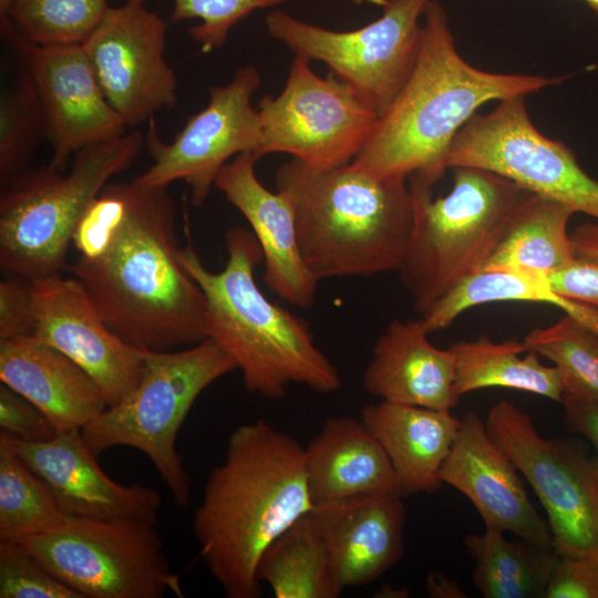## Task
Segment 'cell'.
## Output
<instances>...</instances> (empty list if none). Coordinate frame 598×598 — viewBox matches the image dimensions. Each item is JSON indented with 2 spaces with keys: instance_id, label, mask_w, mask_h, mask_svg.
<instances>
[{
  "instance_id": "obj_1",
  "label": "cell",
  "mask_w": 598,
  "mask_h": 598,
  "mask_svg": "<svg viewBox=\"0 0 598 598\" xmlns=\"http://www.w3.org/2000/svg\"><path fill=\"white\" fill-rule=\"evenodd\" d=\"M174 202L167 187L125 183V203L103 248L65 267L110 328L145 351L206 339V301L178 257Z\"/></svg>"
},
{
  "instance_id": "obj_2",
  "label": "cell",
  "mask_w": 598,
  "mask_h": 598,
  "mask_svg": "<svg viewBox=\"0 0 598 598\" xmlns=\"http://www.w3.org/2000/svg\"><path fill=\"white\" fill-rule=\"evenodd\" d=\"M313 507L297 440L265 420L230 433L192 520L200 557L227 598L259 597L264 551Z\"/></svg>"
},
{
  "instance_id": "obj_3",
  "label": "cell",
  "mask_w": 598,
  "mask_h": 598,
  "mask_svg": "<svg viewBox=\"0 0 598 598\" xmlns=\"http://www.w3.org/2000/svg\"><path fill=\"white\" fill-rule=\"evenodd\" d=\"M564 80L470 64L456 49L443 4L430 0L413 70L352 163L379 178L422 173L440 181L452 141L480 106L527 96Z\"/></svg>"
},
{
  "instance_id": "obj_4",
  "label": "cell",
  "mask_w": 598,
  "mask_h": 598,
  "mask_svg": "<svg viewBox=\"0 0 598 598\" xmlns=\"http://www.w3.org/2000/svg\"><path fill=\"white\" fill-rule=\"evenodd\" d=\"M225 245L220 271L204 265L190 240L177 257L205 296L206 338L233 359L246 390L269 400L282 399L289 384L320 393L339 390L341 375L307 323L259 289L255 271L264 257L252 231L229 228Z\"/></svg>"
},
{
  "instance_id": "obj_5",
  "label": "cell",
  "mask_w": 598,
  "mask_h": 598,
  "mask_svg": "<svg viewBox=\"0 0 598 598\" xmlns=\"http://www.w3.org/2000/svg\"><path fill=\"white\" fill-rule=\"evenodd\" d=\"M276 189L293 204L300 252L319 281L400 270L413 225L408 178L292 158L277 171Z\"/></svg>"
},
{
  "instance_id": "obj_6",
  "label": "cell",
  "mask_w": 598,
  "mask_h": 598,
  "mask_svg": "<svg viewBox=\"0 0 598 598\" xmlns=\"http://www.w3.org/2000/svg\"><path fill=\"white\" fill-rule=\"evenodd\" d=\"M435 178L408 177L413 225L401 281L424 313L464 278L481 270L523 204L534 194L495 173L454 168L452 189L433 196Z\"/></svg>"
},
{
  "instance_id": "obj_7",
  "label": "cell",
  "mask_w": 598,
  "mask_h": 598,
  "mask_svg": "<svg viewBox=\"0 0 598 598\" xmlns=\"http://www.w3.org/2000/svg\"><path fill=\"white\" fill-rule=\"evenodd\" d=\"M144 144L134 130L78 151L66 174L50 164L27 167L0 185L1 269L28 279L65 269L82 214Z\"/></svg>"
},
{
  "instance_id": "obj_8",
  "label": "cell",
  "mask_w": 598,
  "mask_h": 598,
  "mask_svg": "<svg viewBox=\"0 0 598 598\" xmlns=\"http://www.w3.org/2000/svg\"><path fill=\"white\" fill-rule=\"evenodd\" d=\"M234 370L233 359L208 338L175 350H144V371L135 389L85 425L83 440L95 456L114 446L141 451L175 504L187 508L192 485L176 447L178 432L199 394Z\"/></svg>"
},
{
  "instance_id": "obj_9",
  "label": "cell",
  "mask_w": 598,
  "mask_h": 598,
  "mask_svg": "<svg viewBox=\"0 0 598 598\" xmlns=\"http://www.w3.org/2000/svg\"><path fill=\"white\" fill-rule=\"evenodd\" d=\"M17 545L81 598L184 597L156 522L68 516Z\"/></svg>"
},
{
  "instance_id": "obj_10",
  "label": "cell",
  "mask_w": 598,
  "mask_h": 598,
  "mask_svg": "<svg viewBox=\"0 0 598 598\" xmlns=\"http://www.w3.org/2000/svg\"><path fill=\"white\" fill-rule=\"evenodd\" d=\"M430 0H386L382 16L367 25L334 31L285 12L266 17L268 33L295 56L323 62L373 112L392 104L415 64L420 19Z\"/></svg>"
},
{
  "instance_id": "obj_11",
  "label": "cell",
  "mask_w": 598,
  "mask_h": 598,
  "mask_svg": "<svg viewBox=\"0 0 598 598\" xmlns=\"http://www.w3.org/2000/svg\"><path fill=\"white\" fill-rule=\"evenodd\" d=\"M525 99L501 100L491 112L474 114L452 141L444 168L495 173L598 220V181L584 171L570 147L537 130Z\"/></svg>"
},
{
  "instance_id": "obj_12",
  "label": "cell",
  "mask_w": 598,
  "mask_h": 598,
  "mask_svg": "<svg viewBox=\"0 0 598 598\" xmlns=\"http://www.w3.org/2000/svg\"><path fill=\"white\" fill-rule=\"evenodd\" d=\"M261 141L257 159L285 153L318 168L350 164L378 121L338 78L319 76L310 62L295 56L283 90L258 101Z\"/></svg>"
},
{
  "instance_id": "obj_13",
  "label": "cell",
  "mask_w": 598,
  "mask_h": 598,
  "mask_svg": "<svg viewBox=\"0 0 598 598\" xmlns=\"http://www.w3.org/2000/svg\"><path fill=\"white\" fill-rule=\"evenodd\" d=\"M485 426L542 503L555 551L598 560V482L590 458L543 437L530 415L508 401L491 408Z\"/></svg>"
},
{
  "instance_id": "obj_14",
  "label": "cell",
  "mask_w": 598,
  "mask_h": 598,
  "mask_svg": "<svg viewBox=\"0 0 598 598\" xmlns=\"http://www.w3.org/2000/svg\"><path fill=\"white\" fill-rule=\"evenodd\" d=\"M260 81L250 64L238 68L229 83L210 86L206 107L189 117L171 143L161 140L154 117L147 121L144 143L153 163L133 181L145 187L184 181L192 205L200 206L220 169L241 153L255 155L260 145L261 122L251 105Z\"/></svg>"
},
{
  "instance_id": "obj_15",
  "label": "cell",
  "mask_w": 598,
  "mask_h": 598,
  "mask_svg": "<svg viewBox=\"0 0 598 598\" xmlns=\"http://www.w3.org/2000/svg\"><path fill=\"white\" fill-rule=\"evenodd\" d=\"M167 23L144 3L110 7L81 44L104 96L126 126L177 101V79L165 59Z\"/></svg>"
},
{
  "instance_id": "obj_16",
  "label": "cell",
  "mask_w": 598,
  "mask_h": 598,
  "mask_svg": "<svg viewBox=\"0 0 598 598\" xmlns=\"http://www.w3.org/2000/svg\"><path fill=\"white\" fill-rule=\"evenodd\" d=\"M1 30L17 49L42 107L50 165L64 169L69 158L92 144L125 134L126 124L104 96L82 45H39L10 20Z\"/></svg>"
},
{
  "instance_id": "obj_17",
  "label": "cell",
  "mask_w": 598,
  "mask_h": 598,
  "mask_svg": "<svg viewBox=\"0 0 598 598\" xmlns=\"http://www.w3.org/2000/svg\"><path fill=\"white\" fill-rule=\"evenodd\" d=\"M32 336L83 368L99 384L109 406L140 382L144 350L116 334L82 283L60 274L30 279Z\"/></svg>"
},
{
  "instance_id": "obj_18",
  "label": "cell",
  "mask_w": 598,
  "mask_h": 598,
  "mask_svg": "<svg viewBox=\"0 0 598 598\" xmlns=\"http://www.w3.org/2000/svg\"><path fill=\"white\" fill-rule=\"evenodd\" d=\"M3 433L68 516L157 522L159 492L140 483L123 485L107 476L80 429L59 432L44 442H27Z\"/></svg>"
},
{
  "instance_id": "obj_19",
  "label": "cell",
  "mask_w": 598,
  "mask_h": 598,
  "mask_svg": "<svg viewBox=\"0 0 598 598\" xmlns=\"http://www.w3.org/2000/svg\"><path fill=\"white\" fill-rule=\"evenodd\" d=\"M440 478L471 501L485 526L511 532L538 546L553 547L548 524L530 503L517 467L474 412L461 419Z\"/></svg>"
},
{
  "instance_id": "obj_20",
  "label": "cell",
  "mask_w": 598,
  "mask_h": 598,
  "mask_svg": "<svg viewBox=\"0 0 598 598\" xmlns=\"http://www.w3.org/2000/svg\"><path fill=\"white\" fill-rule=\"evenodd\" d=\"M257 161L250 152L235 156L220 169L214 186L248 221L262 251L268 288L292 306L310 309L319 280L300 252L293 204L282 192H271L260 183Z\"/></svg>"
},
{
  "instance_id": "obj_21",
  "label": "cell",
  "mask_w": 598,
  "mask_h": 598,
  "mask_svg": "<svg viewBox=\"0 0 598 598\" xmlns=\"http://www.w3.org/2000/svg\"><path fill=\"white\" fill-rule=\"evenodd\" d=\"M315 508L343 589L369 585L402 559L406 512L400 494L359 495Z\"/></svg>"
},
{
  "instance_id": "obj_22",
  "label": "cell",
  "mask_w": 598,
  "mask_h": 598,
  "mask_svg": "<svg viewBox=\"0 0 598 598\" xmlns=\"http://www.w3.org/2000/svg\"><path fill=\"white\" fill-rule=\"evenodd\" d=\"M420 320H393L379 336L363 374L364 390L383 401L435 410H452L455 357L434 347Z\"/></svg>"
},
{
  "instance_id": "obj_23",
  "label": "cell",
  "mask_w": 598,
  "mask_h": 598,
  "mask_svg": "<svg viewBox=\"0 0 598 598\" xmlns=\"http://www.w3.org/2000/svg\"><path fill=\"white\" fill-rule=\"evenodd\" d=\"M0 380L38 406L59 432L82 430L109 406L83 368L33 336L0 341Z\"/></svg>"
},
{
  "instance_id": "obj_24",
  "label": "cell",
  "mask_w": 598,
  "mask_h": 598,
  "mask_svg": "<svg viewBox=\"0 0 598 598\" xmlns=\"http://www.w3.org/2000/svg\"><path fill=\"white\" fill-rule=\"evenodd\" d=\"M361 421L386 453L402 497L432 493L442 486L440 472L461 419L450 410L381 400L362 409Z\"/></svg>"
},
{
  "instance_id": "obj_25",
  "label": "cell",
  "mask_w": 598,
  "mask_h": 598,
  "mask_svg": "<svg viewBox=\"0 0 598 598\" xmlns=\"http://www.w3.org/2000/svg\"><path fill=\"white\" fill-rule=\"evenodd\" d=\"M305 465L315 506L365 494H399L386 453L355 419H327L305 448Z\"/></svg>"
},
{
  "instance_id": "obj_26",
  "label": "cell",
  "mask_w": 598,
  "mask_h": 598,
  "mask_svg": "<svg viewBox=\"0 0 598 598\" xmlns=\"http://www.w3.org/2000/svg\"><path fill=\"white\" fill-rule=\"evenodd\" d=\"M257 578L276 598H337L338 579L321 519L313 507L264 551Z\"/></svg>"
},
{
  "instance_id": "obj_27",
  "label": "cell",
  "mask_w": 598,
  "mask_h": 598,
  "mask_svg": "<svg viewBox=\"0 0 598 598\" xmlns=\"http://www.w3.org/2000/svg\"><path fill=\"white\" fill-rule=\"evenodd\" d=\"M455 357L454 388L458 396L485 388L501 386L532 392L563 402L560 375L555 367L539 362L523 341H493L488 336L461 340L450 347Z\"/></svg>"
},
{
  "instance_id": "obj_28",
  "label": "cell",
  "mask_w": 598,
  "mask_h": 598,
  "mask_svg": "<svg viewBox=\"0 0 598 598\" xmlns=\"http://www.w3.org/2000/svg\"><path fill=\"white\" fill-rule=\"evenodd\" d=\"M503 530L485 526L464 538L475 560L473 584L484 598H543L559 555L553 547L512 542Z\"/></svg>"
},
{
  "instance_id": "obj_29",
  "label": "cell",
  "mask_w": 598,
  "mask_h": 598,
  "mask_svg": "<svg viewBox=\"0 0 598 598\" xmlns=\"http://www.w3.org/2000/svg\"><path fill=\"white\" fill-rule=\"evenodd\" d=\"M575 212L533 194L519 208L483 269H523L547 276L575 258L568 223Z\"/></svg>"
},
{
  "instance_id": "obj_30",
  "label": "cell",
  "mask_w": 598,
  "mask_h": 598,
  "mask_svg": "<svg viewBox=\"0 0 598 598\" xmlns=\"http://www.w3.org/2000/svg\"><path fill=\"white\" fill-rule=\"evenodd\" d=\"M68 515L0 431V542L17 544L60 526Z\"/></svg>"
},
{
  "instance_id": "obj_31",
  "label": "cell",
  "mask_w": 598,
  "mask_h": 598,
  "mask_svg": "<svg viewBox=\"0 0 598 598\" xmlns=\"http://www.w3.org/2000/svg\"><path fill=\"white\" fill-rule=\"evenodd\" d=\"M522 341L526 351L536 352L554 363L563 384V402H598L596 332L565 313L554 324L532 330Z\"/></svg>"
},
{
  "instance_id": "obj_32",
  "label": "cell",
  "mask_w": 598,
  "mask_h": 598,
  "mask_svg": "<svg viewBox=\"0 0 598 598\" xmlns=\"http://www.w3.org/2000/svg\"><path fill=\"white\" fill-rule=\"evenodd\" d=\"M107 0H16L9 18L39 45H81L105 16Z\"/></svg>"
},
{
  "instance_id": "obj_33",
  "label": "cell",
  "mask_w": 598,
  "mask_h": 598,
  "mask_svg": "<svg viewBox=\"0 0 598 598\" xmlns=\"http://www.w3.org/2000/svg\"><path fill=\"white\" fill-rule=\"evenodd\" d=\"M44 140H48L44 114L22 68L17 82L0 95V185L29 167Z\"/></svg>"
},
{
  "instance_id": "obj_34",
  "label": "cell",
  "mask_w": 598,
  "mask_h": 598,
  "mask_svg": "<svg viewBox=\"0 0 598 598\" xmlns=\"http://www.w3.org/2000/svg\"><path fill=\"white\" fill-rule=\"evenodd\" d=\"M145 3L151 0H128ZM172 21L198 19L188 29L189 37L204 52L219 49L226 42L231 28L258 9L270 8L290 0H171Z\"/></svg>"
},
{
  "instance_id": "obj_35",
  "label": "cell",
  "mask_w": 598,
  "mask_h": 598,
  "mask_svg": "<svg viewBox=\"0 0 598 598\" xmlns=\"http://www.w3.org/2000/svg\"><path fill=\"white\" fill-rule=\"evenodd\" d=\"M0 598H81L17 544L0 542Z\"/></svg>"
},
{
  "instance_id": "obj_36",
  "label": "cell",
  "mask_w": 598,
  "mask_h": 598,
  "mask_svg": "<svg viewBox=\"0 0 598 598\" xmlns=\"http://www.w3.org/2000/svg\"><path fill=\"white\" fill-rule=\"evenodd\" d=\"M0 429L27 442H44L59 431L48 416L23 395L1 383Z\"/></svg>"
},
{
  "instance_id": "obj_37",
  "label": "cell",
  "mask_w": 598,
  "mask_h": 598,
  "mask_svg": "<svg viewBox=\"0 0 598 598\" xmlns=\"http://www.w3.org/2000/svg\"><path fill=\"white\" fill-rule=\"evenodd\" d=\"M33 324L30 279L7 274L0 281V341L32 336Z\"/></svg>"
},
{
  "instance_id": "obj_38",
  "label": "cell",
  "mask_w": 598,
  "mask_h": 598,
  "mask_svg": "<svg viewBox=\"0 0 598 598\" xmlns=\"http://www.w3.org/2000/svg\"><path fill=\"white\" fill-rule=\"evenodd\" d=\"M545 598H598V560L559 556Z\"/></svg>"
},
{
  "instance_id": "obj_39",
  "label": "cell",
  "mask_w": 598,
  "mask_h": 598,
  "mask_svg": "<svg viewBox=\"0 0 598 598\" xmlns=\"http://www.w3.org/2000/svg\"><path fill=\"white\" fill-rule=\"evenodd\" d=\"M547 282L557 295L598 309V258L576 257L548 274Z\"/></svg>"
},
{
  "instance_id": "obj_40",
  "label": "cell",
  "mask_w": 598,
  "mask_h": 598,
  "mask_svg": "<svg viewBox=\"0 0 598 598\" xmlns=\"http://www.w3.org/2000/svg\"><path fill=\"white\" fill-rule=\"evenodd\" d=\"M561 404L566 427L585 436L598 453V402L565 400Z\"/></svg>"
},
{
  "instance_id": "obj_41",
  "label": "cell",
  "mask_w": 598,
  "mask_h": 598,
  "mask_svg": "<svg viewBox=\"0 0 598 598\" xmlns=\"http://www.w3.org/2000/svg\"><path fill=\"white\" fill-rule=\"evenodd\" d=\"M576 257L598 258V221H585L570 233Z\"/></svg>"
},
{
  "instance_id": "obj_42",
  "label": "cell",
  "mask_w": 598,
  "mask_h": 598,
  "mask_svg": "<svg viewBox=\"0 0 598 598\" xmlns=\"http://www.w3.org/2000/svg\"><path fill=\"white\" fill-rule=\"evenodd\" d=\"M425 588L432 598H466L463 588L453 579L440 571L429 574Z\"/></svg>"
},
{
  "instance_id": "obj_43",
  "label": "cell",
  "mask_w": 598,
  "mask_h": 598,
  "mask_svg": "<svg viewBox=\"0 0 598 598\" xmlns=\"http://www.w3.org/2000/svg\"><path fill=\"white\" fill-rule=\"evenodd\" d=\"M556 307L598 334V309L561 296L557 299Z\"/></svg>"
},
{
  "instance_id": "obj_44",
  "label": "cell",
  "mask_w": 598,
  "mask_h": 598,
  "mask_svg": "<svg viewBox=\"0 0 598 598\" xmlns=\"http://www.w3.org/2000/svg\"><path fill=\"white\" fill-rule=\"evenodd\" d=\"M16 0H0V18L4 21L9 18L11 8Z\"/></svg>"
},
{
  "instance_id": "obj_45",
  "label": "cell",
  "mask_w": 598,
  "mask_h": 598,
  "mask_svg": "<svg viewBox=\"0 0 598 598\" xmlns=\"http://www.w3.org/2000/svg\"><path fill=\"white\" fill-rule=\"evenodd\" d=\"M590 464H591L592 472L596 476V480L598 482V453H596V455L592 458H590Z\"/></svg>"
},
{
  "instance_id": "obj_46",
  "label": "cell",
  "mask_w": 598,
  "mask_h": 598,
  "mask_svg": "<svg viewBox=\"0 0 598 598\" xmlns=\"http://www.w3.org/2000/svg\"><path fill=\"white\" fill-rule=\"evenodd\" d=\"M598 16V0H582Z\"/></svg>"
}]
</instances>
